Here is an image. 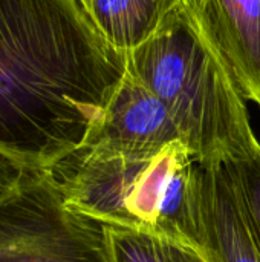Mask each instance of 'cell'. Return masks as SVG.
<instances>
[{"instance_id": "ba28073f", "label": "cell", "mask_w": 260, "mask_h": 262, "mask_svg": "<svg viewBox=\"0 0 260 262\" xmlns=\"http://www.w3.org/2000/svg\"><path fill=\"white\" fill-rule=\"evenodd\" d=\"M181 0H90L89 15L104 38L120 51L147 41Z\"/></svg>"}, {"instance_id": "277c9868", "label": "cell", "mask_w": 260, "mask_h": 262, "mask_svg": "<svg viewBox=\"0 0 260 262\" xmlns=\"http://www.w3.org/2000/svg\"><path fill=\"white\" fill-rule=\"evenodd\" d=\"M0 262H112L106 226L69 207L46 169L0 193Z\"/></svg>"}, {"instance_id": "7a4b0ae2", "label": "cell", "mask_w": 260, "mask_h": 262, "mask_svg": "<svg viewBox=\"0 0 260 262\" xmlns=\"http://www.w3.org/2000/svg\"><path fill=\"white\" fill-rule=\"evenodd\" d=\"M127 54L139 78L170 112L198 166L221 167L256 152L260 141L247 100L185 0Z\"/></svg>"}, {"instance_id": "30bf717a", "label": "cell", "mask_w": 260, "mask_h": 262, "mask_svg": "<svg viewBox=\"0 0 260 262\" xmlns=\"http://www.w3.org/2000/svg\"><path fill=\"white\" fill-rule=\"evenodd\" d=\"M225 167L238 187L251 233L260 250V146L248 158Z\"/></svg>"}, {"instance_id": "52a82bcc", "label": "cell", "mask_w": 260, "mask_h": 262, "mask_svg": "<svg viewBox=\"0 0 260 262\" xmlns=\"http://www.w3.org/2000/svg\"><path fill=\"white\" fill-rule=\"evenodd\" d=\"M247 101L260 107V0H185Z\"/></svg>"}, {"instance_id": "6da1fadb", "label": "cell", "mask_w": 260, "mask_h": 262, "mask_svg": "<svg viewBox=\"0 0 260 262\" xmlns=\"http://www.w3.org/2000/svg\"><path fill=\"white\" fill-rule=\"evenodd\" d=\"M126 66L80 0H0V147L51 169L83 144Z\"/></svg>"}, {"instance_id": "5b68a950", "label": "cell", "mask_w": 260, "mask_h": 262, "mask_svg": "<svg viewBox=\"0 0 260 262\" xmlns=\"http://www.w3.org/2000/svg\"><path fill=\"white\" fill-rule=\"evenodd\" d=\"M184 233L205 262H260L238 187L225 166L196 164Z\"/></svg>"}, {"instance_id": "7c38bea8", "label": "cell", "mask_w": 260, "mask_h": 262, "mask_svg": "<svg viewBox=\"0 0 260 262\" xmlns=\"http://www.w3.org/2000/svg\"><path fill=\"white\" fill-rule=\"evenodd\" d=\"M80 3H81V5L84 6V9H86V11H89V5H90V0H80ZM87 14H89V12H87Z\"/></svg>"}, {"instance_id": "8992f818", "label": "cell", "mask_w": 260, "mask_h": 262, "mask_svg": "<svg viewBox=\"0 0 260 262\" xmlns=\"http://www.w3.org/2000/svg\"><path fill=\"white\" fill-rule=\"evenodd\" d=\"M178 140L182 137L170 112L139 78L127 54L120 84L80 147L106 155L139 157L156 154Z\"/></svg>"}, {"instance_id": "8fae6325", "label": "cell", "mask_w": 260, "mask_h": 262, "mask_svg": "<svg viewBox=\"0 0 260 262\" xmlns=\"http://www.w3.org/2000/svg\"><path fill=\"white\" fill-rule=\"evenodd\" d=\"M29 167L34 166L0 147V193L9 190Z\"/></svg>"}, {"instance_id": "9c48e42d", "label": "cell", "mask_w": 260, "mask_h": 262, "mask_svg": "<svg viewBox=\"0 0 260 262\" xmlns=\"http://www.w3.org/2000/svg\"><path fill=\"white\" fill-rule=\"evenodd\" d=\"M112 262H205L196 252L169 239L106 227Z\"/></svg>"}, {"instance_id": "3957f363", "label": "cell", "mask_w": 260, "mask_h": 262, "mask_svg": "<svg viewBox=\"0 0 260 262\" xmlns=\"http://www.w3.org/2000/svg\"><path fill=\"white\" fill-rule=\"evenodd\" d=\"M196 161L182 140L156 154L106 155L78 147L48 169L69 207L106 227L187 247L184 224Z\"/></svg>"}]
</instances>
